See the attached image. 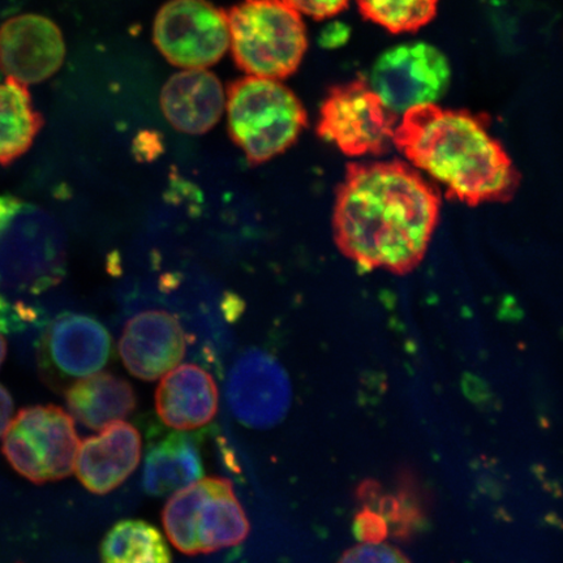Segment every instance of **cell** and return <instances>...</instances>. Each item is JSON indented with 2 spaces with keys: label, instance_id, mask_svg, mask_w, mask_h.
<instances>
[{
  "label": "cell",
  "instance_id": "cell-1",
  "mask_svg": "<svg viewBox=\"0 0 563 563\" xmlns=\"http://www.w3.org/2000/svg\"><path fill=\"white\" fill-rule=\"evenodd\" d=\"M440 208L439 192L405 162H354L336 189L335 243L363 269L410 273L426 256Z\"/></svg>",
  "mask_w": 563,
  "mask_h": 563
},
{
  "label": "cell",
  "instance_id": "cell-2",
  "mask_svg": "<svg viewBox=\"0 0 563 563\" xmlns=\"http://www.w3.org/2000/svg\"><path fill=\"white\" fill-rule=\"evenodd\" d=\"M393 145L411 165L446 188V196L471 207L511 199L519 174L482 117L421 104L404 112Z\"/></svg>",
  "mask_w": 563,
  "mask_h": 563
},
{
  "label": "cell",
  "instance_id": "cell-3",
  "mask_svg": "<svg viewBox=\"0 0 563 563\" xmlns=\"http://www.w3.org/2000/svg\"><path fill=\"white\" fill-rule=\"evenodd\" d=\"M66 271L67 239L59 222L35 203L0 196V294L45 292Z\"/></svg>",
  "mask_w": 563,
  "mask_h": 563
},
{
  "label": "cell",
  "instance_id": "cell-4",
  "mask_svg": "<svg viewBox=\"0 0 563 563\" xmlns=\"http://www.w3.org/2000/svg\"><path fill=\"white\" fill-rule=\"evenodd\" d=\"M228 129L250 165H263L297 143L307 125V111L279 80L245 76L227 93Z\"/></svg>",
  "mask_w": 563,
  "mask_h": 563
},
{
  "label": "cell",
  "instance_id": "cell-5",
  "mask_svg": "<svg viewBox=\"0 0 563 563\" xmlns=\"http://www.w3.org/2000/svg\"><path fill=\"white\" fill-rule=\"evenodd\" d=\"M227 13L231 53L243 73L273 80L297 73L308 48L297 10L285 0H243Z\"/></svg>",
  "mask_w": 563,
  "mask_h": 563
},
{
  "label": "cell",
  "instance_id": "cell-6",
  "mask_svg": "<svg viewBox=\"0 0 563 563\" xmlns=\"http://www.w3.org/2000/svg\"><path fill=\"white\" fill-rule=\"evenodd\" d=\"M162 522L176 549L188 555L207 554L242 544L250 522L227 478L208 477L175 492Z\"/></svg>",
  "mask_w": 563,
  "mask_h": 563
},
{
  "label": "cell",
  "instance_id": "cell-7",
  "mask_svg": "<svg viewBox=\"0 0 563 563\" xmlns=\"http://www.w3.org/2000/svg\"><path fill=\"white\" fill-rule=\"evenodd\" d=\"M3 435L7 461L27 481L46 484L74 473L80 441L73 418L62 408L26 407L11 420Z\"/></svg>",
  "mask_w": 563,
  "mask_h": 563
},
{
  "label": "cell",
  "instance_id": "cell-8",
  "mask_svg": "<svg viewBox=\"0 0 563 563\" xmlns=\"http://www.w3.org/2000/svg\"><path fill=\"white\" fill-rule=\"evenodd\" d=\"M397 124L398 114L369 82L357 79L329 90L317 133L349 157L383 156L393 146Z\"/></svg>",
  "mask_w": 563,
  "mask_h": 563
},
{
  "label": "cell",
  "instance_id": "cell-9",
  "mask_svg": "<svg viewBox=\"0 0 563 563\" xmlns=\"http://www.w3.org/2000/svg\"><path fill=\"white\" fill-rule=\"evenodd\" d=\"M153 42L175 67L209 68L229 52L228 13L207 0H170L154 19Z\"/></svg>",
  "mask_w": 563,
  "mask_h": 563
},
{
  "label": "cell",
  "instance_id": "cell-10",
  "mask_svg": "<svg viewBox=\"0 0 563 563\" xmlns=\"http://www.w3.org/2000/svg\"><path fill=\"white\" fill-rule=\"evenodd\" d=\"M452 77L449 60L432 45H400L379 56L369 86L396 114L435 103L446 93Z\"/></svg>",
  "mask_w": 563,
  "mask_h": 563
},
{
  "label": "cell",
  "instance_id": "cell-11",
  "mask_svg": "<svg viewBox=\"0 0 563 563\" xmlns=\"http://www.w3.org/2000/svg\"><path fill=\"white\" fill-rule=\"evenodd\" d=\"M111 354V335L100 321L87 314L63 313L42 335L41 375L54 387L65 386L100 372Z\"/></svg>",
  "mask_w": 563,
  "mask_h": 563
},
{
  "label": "cell",
  "instance_id": "cell-12",
  "mask_svg": "<svg viewBox=\"0 0 563 563\" xmlns=\"http://www.w3.org/2000/svg\"><path fill=\"white\" fill-rule=\"evenodd\" d=\"M228 400L242 424L269 428L278 424L290 408V379L272 355L250 350L238 358L230 372Z\"/></svg>",
  "mask_w": 563,
  "mask_h": 563
},
{
  "label": "cell",
  "instance_id": "cell-13",
  "mask_svg": "<svg viewBox=\"0 0 563 563\" xmlns=\"http://www.w3.org/2000/svg\"><path fill=\"white\" fill-rule=\"evenodd\" d=\"M66 52L58 24L38 13L13 16L0 26V69L25 86L51 79Z\"/></svg>",
  "mask_w": 563,
  "mask_h": 563
},
{
  "label": "cell",
  "instance_id": "cell-14",
  "mask_svg": "<svg viewBox=\"0 0 563 563\" xmlns=\"http://www.w3.org/2000/svg\"><path fill=\"white\" fill-rule=\"evenodd\" d=\"M187 351L180 322L164 311H146L126 322L119 354L125 368L144 382H156L178 365Z\"/></svg>",
  "mask_w": 563,
  "mask_h": 563
},
{
  "label": "cell",
  "instance_id": "cell-15",
  "mask_svg": "<svg viewBox=\"0 0 563 563\" xmlns=\"http://www.w3.org/2000/svg\"><path fill=\"white\" fill-rule=\"evenodd\" d=\"M141 438L129 422L117 420L100 434L81 443L76 455L77 478L95 495H108L129 478L139 466Z\"/></svg>",
  "mask_w": 563,
  "mask_h": 563
},
{
  "label": "cell",
  "instance_id": "cell-16",
  "mask_svg": "<svg viewBox=\"0 0 563 563\" xmlns=\"http://www.w3.org/2000/svg\"><path fill=\"white\" fill-rule=\"evenodd\" d=\"M159 104L175 130L199 136L221 121L227 93L221 80L208 68L183 69L162 88Z\"/></svg>",
  "mask_w": 563,
  "mask_h": 563
},
{
  "label": "cell",
  "instance_id": "cell-17",
  "mask_svg": "<svg viewBox=\"0 0 563 563\" xmlns=\"http://www.w3.org/2000/svg\"><path fill=\"white\" fill-rule=\"evenodd\" d=\"M214 378L199 365L186 364L166 373L156 393L158 417L167 427L194 431L213 421L218 412Z\"/></svg>",
  "mask_w": 563,
  "mask_h": 563
},
{
  "label": "cell",
  "instance_id": "cell-18",
  "mask_svg": "<svg viewBox=\"0 0 563 563\" xmlns=\"http://www.w3.org/2000/svg\"><path fill=\"white\" fill-rule=\"evenodd\" d=\"M66 400L73 417L95 431L129 417L137 402L132 385L111 373L77 379L67 390Z\"/></svg>",
  "mask_w": 563,
  "mask_h": 563
},
{
  "label": "cell",
  "instance_id": "cell-19",
  "mask_svg": "<svg viewBox=\"0 0 563 563\" xmlns=\"http://www.w3.org/2000/svg\"><path fill=\"white\" fill-rule=\"evenodd\" d=\"M202 475L200 450L188 434H168L147 450L143 485L152 496L172 495Z\"/></svg>",
  "mask_w": 563,
  "mask_h": 563
},
{
  "label": "cell",
  "instance_id": "cell-20",
  "mask_svg": "<svg viewBox=\"0 0 563 563\" xmlns=\"http://www.w3.org/2000/svg\"><path fill=\"white\" fill-rule=\"evenodd\" d=\"M44 126L25 84L12 77L0 82V165L15 162L31 150Z\"/></svg>",
  "mask_w": 563,
  "mask_h": 563
},
{
  "label": "cell",
  "instance_id": "cell-21",
  "mask_svg": "<svg viewBox=\"0 0 563 563\" xmlns=\"http://www.w3.org/2000/svg\"><path fill=\"white\" fill-rule=\"evenodd\" d=\"M102 563H172V552L156 527L144 520H122L106 534Z\"/></svg>",
  "mask_w": 563,
  "mask_h": 563
},
{
  "label": "cell",
  "instance_id": "cell-22",
  "mask_svg": "<svg viewBox=\"0 0 563 563\" xmlns=\"http://www.w3.org/2000/svg\"><path fill=\"white\" fill-rule=\"evenodd\" d=\"M440 0H357L362 15L393 34L417 32L431 23Z\"/></svg>",
  "mask_w": 563,
  "mask_h": 563
},
{
  "label": "cell",
  "instance_id": "cell-23",
  "mask_svg": "<svg viewBox=\"0 0 563 563\" xmlns=\"http://www.w3.org/2000/svg\"><path fill=\"white\" fill-rule=\"evenodd\" d=\"M338 563H411L398 548L378 543H362L349 549Z\"/></svg>",
  "mask_w": 563,
  "mask_h": 563
},
{
  "label": "cell",
  "instance_id": "cell-24",
  "mask_svg": "<svg viewBox=\"0 0 563 563\" xmlns=\"http://www.w3.org/2000/svg\"><path fill=\"white\" fill-rule=\"evenodd\" d=\"M354 531L362 543H384L387 537V522L382 514L365 508L355 518Z\"/></svg>",
  "mask_w": 563,
  "mask_h": 563
},
{
  "label": "cell",
  "instance_id": "cell-25",
  "mask_svg": "<svg viewBox=\"0 0 563 563\" xmlns=\"http://www.w3.org/2000/svg\"><path fill=\"white\" fill-rule=\"evenodd\" d=\"M300 15H307L316 20L336 16L347 9L350 0H285Z\"/></svg>",
  "mask_w": 563,
  "mask_h": 563
},
{
  "label": "cell",
  "instance_id": "cell-26",
  "mask_svg": "<svg viewBox=\"0 0 563 563\" xmlns=\"http://www.w3.org/2000/svg\"><path fill=\"white\" fill-rule=\"evenodd\" d=\"M33 309L24 305H11L4 295L0 294V332L11 333L24 327L33 319Z\"/></svg>",
  "mask_w": 563,
  "mask_h": 563
},
{
  "label": "cell",
  "instance_id": "cell-27",
  "mask_svg": "<svg viewBox=\"0 0 563 563\" xmlns=\"http://www.w3.org/2000/svg\"><path fill=\"white\" fill-rule=\"evenodd\" d=\"M13 413V400L9 390L0 385V438L9 428Z\"/></svg>",
  "mask_w": 563,
  "mask_h": 563
},
{
  "label": "cell",
  "instance_id": "cell-28",
  "mask_svg": "<svg viewBox=\"0 0 563 563\" xmlns=\"http://www.w3.org/2000/svg\"><path fill=\"white\" fill-rule=\"evenodd\" d=\"M5 355H7V343L4 341L3 335L0 334V367H2Z\"/></svg>",
  "mask_w": 563,
  "mask_h": 563
}]
</instances>
